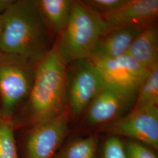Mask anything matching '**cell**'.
<instances>
[{
  "label": "cell",
  "instance_id": "1",
  "mask_svg": "<svg viewBox=\"0 0 158 158\" xmlns=\"http://www.w3.org/2000/svg\"><path fill=\"white\" fill-rule=\"evenodd\" d=\"M66 65L55 42L36 64L28 98L12 121L15 131L53 118L66 110Z\"/></svg>",
  "mask_w": 158,
  "mask_h": 158
},
{
  "label": "cell",
  "instance_id": "2",
  "mask_svg": "<svg viewBox=\"0 0 158 158\" xmlns=\"http://www.w3.org/2000/svg\"><path fill=\"white\" fill-rule=\"evenodd\" d=\"M52 32L36 1H14L1 15L0 51L36 64L54 45Z\"/></svg>",
  "mask_w": 158,
  "mask_h": 158
},
{
  "label": "cell",
  "instance_id": "3",
  "mask_svg": "<svg viewBox=\"0 0 158 158\" xmlns=\"http://www.w3.org/2000/svg\"><path fill=\"white\" fill-rule=\"evenodd\" d=\"M108 31L102 15L82 1H73L68 24L56 44L66 64L90 57L98 41Z\"/></svg>",
  "mask_w": 158,
  "mask_h": 158
},
{
  "label": "cell",
  "instance_id": "4",
  "mask_svg": "<svg viewBox=\"0 0 158 158\" xmlns=\"http://www.w3.org/2000/svg\"><path fill=\"white\" fill-rule=\"evenodd\" d=\"M35 66L21 57L0 52V108L3 120L12 123L27 102Z\"/></svg>",
  "mask_w": 158,
  "mask_h": 158
},
{
  "label": "cell",
  "instance_id": "5",
  "mask_svg": "<svg viewBox=\"0 0 158 158\" xmlns=\"http://www.w3.org/2000/svg\"><path fill=\"white\" fill-rule=\"evenodd\" d=\"M67 72L66 97L69 107L75 115H79L89 106L106 84L98 69L89 59L74 62Z\"/></svg>",
  "mask_w": 158,
  "mask_h": 158
},
{
  "label": "cell",
  "instance_id": "6",
  "mask_svg": "<svg viewBox=\"0 0 158 158\" xmlns=\"http://www.w3.org/2000/svg\"><path fill=\"white\" fill-rule=\"evenodd\" d=\"M91 61L100 71L106 85L132 100L151 72L126 54Z\"/></svg>",
  "mask_w": 158,
  "mask_h": 158
},
{
  "label": "cell",
  "instance_id": "7",
  "mask_svg": "<svg viewBox=\"0 0 158 158\" xmlns=\"http://www.w3.org/2000/svg\"><path fill=\"white\" fill-rule=\"evenodd\" d=\"M27 130L24 158H54L67 135L68 111Z\"/></svg>",
  "mask_w": 158,
  "mask_h": 158
},
{
  "label": "cell",
  "instance_id": "8",
  "mask_svg": "<svg viewBox=\"0 0 158 158\" xmlns=\"http://www.w3.org/2000/svg\"><path fill=\"white\" fill-rule=\"evenodd\" d=\"M106 130L114 136H125L157 149L158 106L133 109L127 115L108 125Z\"/></svg>",
  "mask_w": 158,
  "mask_h": 158
},
{
  "label": "cell",
  "instance_id": "9",
  "mask_svg": "<svg viewBox=\"0 0 158 158\" xmlns=\"http://www.w3.org/2000/svg\"><path fill=\"white\" fill-rule=\"evenodd\" d=\"M145 26L130 24L109 30L98 41L89 59L103 60L125 55L136 36Z\"/></svg>",
  "mask_w": 158,
  "mask_h": 158
},
{
  "label": "cell",
  "instance_id": "10",
  "mask_svg": "<svg viewBox=\"0 0 158 158\" xmlns=\"http://www.w3.org/2000/svg\"><path fill=\"white\" fill-rule=\"evenodd\" d=\"M158 14V0H126L117 10L102 17L107 23L109 31L130 24L147 25Z\"/></svg>",
  "mask_w": 158,
  "mask_h": 158
},
{
  "label": "cell",
  "instance_id": "11",
  "mask_svg": "<svg viewBox=\"0 0 158 158\" xmlns=\"http://www.w3.org/2000/svg\"><path fill=\"white\" fill-rule=\"evenodd\" d=\"M133 101L106 85L89 106L87 121L90 125L102 124L115 118Z\"/></svg>",
  "mask_w": 158,
  "mask_h": 158
},
{
  "label": "cell",
  "instance_id": "12",
  "mask_svg": "<svg viewBox=\"0 0 158 158\" xmlns=\"http://www.w3.org/2000/svg\"><path fill=\"white\" fill-rule=\"evenodd\" d=\"M149 70L158 66V32L156 26H145L125 53Z\"/></svg>",
  "mask_w": 158,
  "mask_h": 158
},
{
  "label": "cell",
  "instance_id": "13",
  "mask_svg": "<svg viewBox=\"0 0 158 158\" xmlns=\"http://www.w3.org/2000/svg\"><path fill=\"white\" fill-rule=\"evenodd\" d=\"M71 0L36 1L43 16L51 30L59 35L66 28L70 15Z\"/></svg>",
  "mask_w": 158,
  "mask_h": 158
},
{
  "label": "cell",
  "instance_id": "14",
  "mask_svg": "<svg viewBox=\"0 0 158 158\" xmlns=\"http://www.w3.org/2000/svg\"><path fill=\"white\" fill-rule=\"evenodd\" d=\"M97 148L95 136L78 139L61 147L54 158H96Z\"/></svg>",
  "mask_w": 158,
  "mask_h": 158
},
{
  "label": "cell",
  "instance_id": "15",
  "mask_svg": "<svg viewBox=\"0 0 158 158\" xmlns=\"http://www.w3.org/2000/svg\"><path fill=\"white\" fill-rule=\"evenodd\" d=\"M158 66L154 68L147 80L142 85L137 94V98L133 109L150 106H158Z\"/></svg>",
  "mask_w": 158,
  "mask_h": 158
},
{
  "label": "cell",
  "instance_id": "16",
  "mask_svg": "<svg viewBox=\"0 0 158 158\" xmlns=\"http://www.w3.org/2000/svg\"><path fill=\"white\" fill-rule=\"evenodd\" d=\"M12 122L0 121V158H21Z\"/></svg>",
  "mask_w": 158,
  "mask_h": 158
},
{
  "label": "cell",
  "instance_id": "17",
  "mask_svg": "<svg viewBox=\"0 0 158 158\" xmlns=\"http://www.w3.org/2000/svg\"><path fill=\"white\" fill-rule=\"evenodd\" d=\"M126 0H87L82 2L93 11L104 15L115 11Z\"/></svg>",
  "mask_w": 158,
  "mask_h": 158
},
{
  "label": "cell",
  "instance_id": "18",
  "mask_svg": "<svg viewBox=\"0 0 158 158\" xmlns=\"http://www.w3.org/2000/svg\"><path fill=\"white\" fill-rule=\"evenodd\" d=\"M102 158H128L124 144L118 136L108 138L102 150Z\"/></svg>",
  "mask_w": 158,
  "mask_h": 158
},
{
  "label": "cell",
  "instance_id": "19",
  "mask_svg": "<svg viewBox=\"0 0 158 158\" xmlns=\"http://www.w3.org/2000/svg\"><path fill=\"white\" fill-rule=\"evenodd\" d=\"M124 146L128 158H158L150 147L141 142L129 140Z\"/></svg>",
  "mask_w": 158,
  "mask_h": 158
},
{
  "label": "cell",
  "instance_id": "20",
  "mask_svg": "<svg viewBox=\"0 0 158 158\" xmlns=\"http://www.w3.org/2000/svg\"><path fill=\"white\" fill-rule=\"evenodd\" d=\"M14 0H0V15L10 6Z\"/></svg>",
  "mask_w": 158,
  "mask_h": 158
},
{
  "label": "cell",
  "instance_id": "21",
  "mask_svg": "<svg viewBox=\"0 0 158 158\" xmlns=\"http://www.w3.org/2000/svg\"><path fill=\"white\" fill-rule=\"evenodd\" d=\"M3 121V119L2 118V116H1V108H0V121Z\"/></svg>",
  "mask_w": 158,
  "mask_h": 158
},
{
  "label": "cell",
  "instance_id": "22",
  "mask_svg": "<svg viewBox=\"0 0 158 158\" xmlns=\"http://www.w3.org/2000/svg\"><path fill=\"white\" fill-rule=\"evenodd\" d=\"M0 36H1V15H0ZM1 52V51H0Z\"/></svg>",
  "mask_w": 158,
  "mask_h": 158
}]
</instances>
